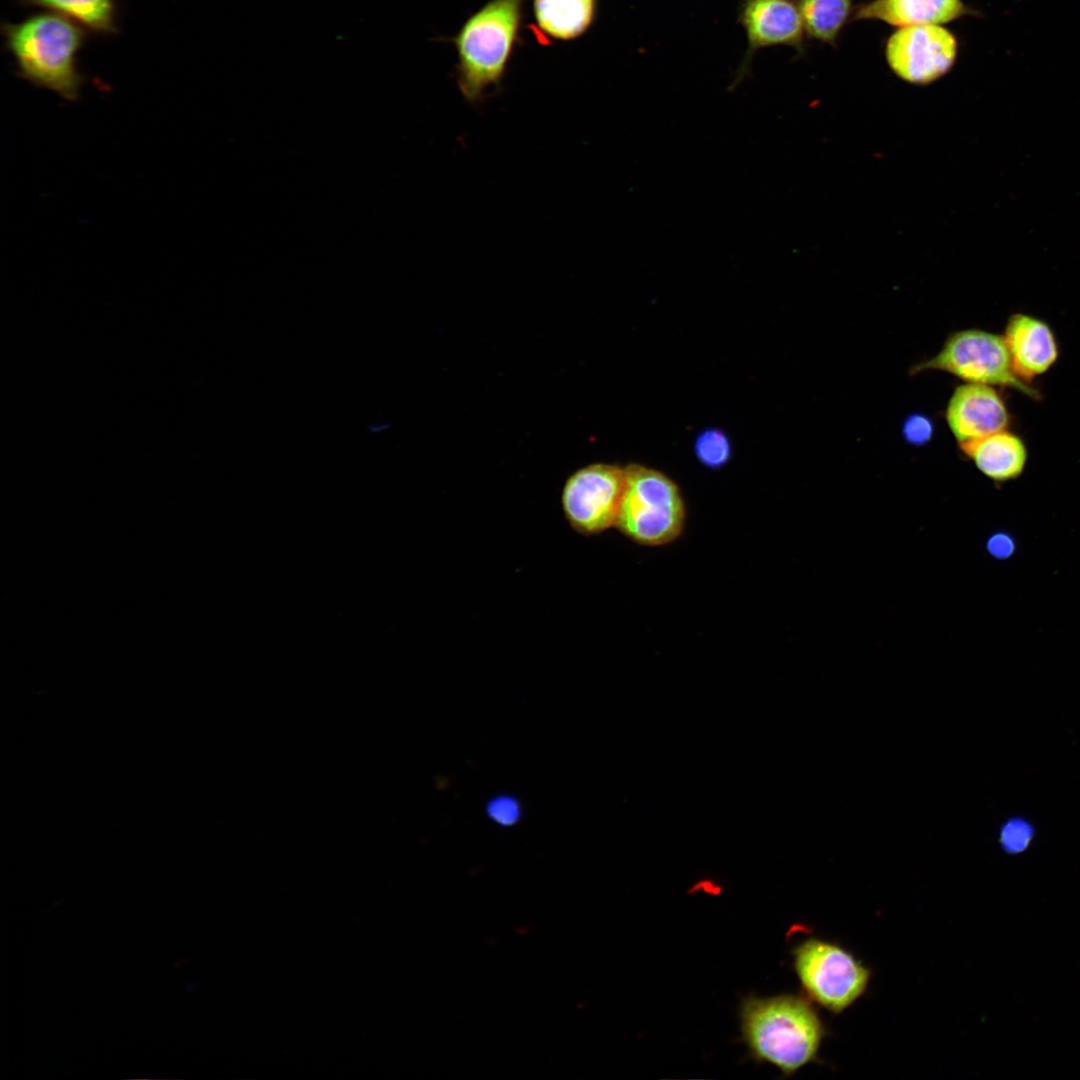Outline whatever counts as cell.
Listing matches in <instances>:
<instances>
[{
  "mask_svg": "<svg viewBox=\"0 0 1080 1080\" xmlns=\"http://www.w3.org/2000/svg\"><path fill=\"white\" fill-rule=\"evenodd\" d=\"M813 1004L790 994L743 999L741 1032L751 1057L773 1064L786 1077L818 1062L828 1030Z\"/></svg>",
  "mask_w": 1080,
  "mask_h": 1080,
  "instance_id": "6da1fadb",
  "label": "cell"
},
{
  "mask_svg": "<svg viewBox=\"0 0 1080 1080\" xmlns=\"http://www.w3.org/2000/svg\"><path fill=\"white\" fill-rule=\"evenodd\" d=\"M2 34L17 74L34 86L77 101L85 82L77 54L86 29L54 12L37 13L17 23H4Z\"/></svg>",
  "mask_w": 1080,
  "mask_h": 1080,
  "instance_id": "7a4b0ae2",
  "label": "cell"
},
{
  "mask_svg": "<svg viewBox=\"0 0 1080 1080\" xmlns=\"http://www.w3.org/2000/svg\"><path fill=\"white\" fill-rule=\"evenodd\" d=\"M525 1L489 0L451 39L457 52V84L469 102L480 101L501 83L518 40Z\"/></svg>",
  "mask_w": 1080,
  "mask_h": 1080,
  "instance_id": "3957f363",
  "label": "cell"
},
{
  "mask_svg": "<svg viewBox=\"0 0 1080 1080\" xmlns=\"http://www.w3.org/2000/svg\"><path fill=\"white\" fill-rule=\"evenodd\" d=\"M687 510L679 486L641 464L625 467V488L615 528L632 542L665 546L683 534Z\"/></svg>",
  "mask_w": 1080,
  "mask_h": 1080,
  "instance_id": "277c9868",
  "label": "cell"
},
{
  "mask_svg": "<svg viewBox=\"0 0 1080 1080\" xmlns=\"http://www.w3.org/2000/svg\"><path fill=\"white\" fill-rule=\"evenodd\" d=\"M792 955L806 997L830 1013H842L868 989L869 967L837 943L809 937L794 947Z\"/></svg>",
  "mask_w": 1080,
  "mask_h": 1080,
  "instance_id": "5b68a950",
  "label": "cell"
},
{
  "mask_svg": "<svg viewBox=\"0 0 1080 1080\" xmlns=\"http://www.w3.org/2000/svg\"><path fill=\"white\" fill-rule=\"evenodd\" d=\"M943 370L967 381L983 385L1014 388L1026 396L1039 398L1038 392L1013 371L1004 337L982 331H959L946 341L932 359L913 368Z\"/></svg>",
  "mask_w": 1080,
  "mask_h": 1080,
  "instance_id": "8992f818",
  "label": "cell"
},
{
  "mask_svg": "<svg viewBox=\"0 0 1080 1080\" xmlns=\"http://www.w3.org/2000/svg\"><path fill=\"white\" fill-rule=\"evenodd\" d=\"M625 488V467L595 463L575 471L561 495L570 527L584 536L599 535L616 526Z\"/></svg>",
  "mask_w": 1080,
  "mask_h": 1080,
  "instance_id": "52a82bcc",
  "label": "cell"
},
{
  "mask_svg": "<svg viewBox=\"0 0 1080 1080\" xmlns=\"http://www.w3.org/2000/svg\"><path fill=\"white\" fill-rule=\"evenodd\" d=\"M957 53L953 34L940 25L901 27L888 40L886 57L903 80L927 84L952 67Z\"/></svg>",
  "mask_w": 1080,
  "mask_h": 1080,
  "instance_id": "ba28073f",
  "label": "cell"
},
{
  "mask_svg": "<svg viewBox=\"0 0 1080 1080\" xmlns=\"http://www.w3.org/2000/svg\"><path fill=\"white\" fill-rule=\"evenodd\" d=\"M948 425L962 443L1003 430L1009 414L1000 395L989 385L968 383L953 393L946 411Z\"/></svg>",
  "mask_w": 1080,
  "mask_h": 1080,
  "instance_id": "9c48e42d",
  "label": "cell"
},
{
  "mask_svg": "<svg viewBox=\"0 0 1080 1080\" xmlns=\"http://www.w3.org/2000/svg\"><path fill=\"white\" fill-rule=\"evenodd\" d=\"M1013 371L1024 382L1048 371L1058 358L1055 336L1047 323L1026 314L1010 317L1004 335Z\"/></svg>",
  "mask_w": 1080,
  "mask_h": 1080,
  "instance_id": "30bf717a",
  "label": "cell"
},
{
  "mask_svg": "<svg viewBox=\"0 0 1080 1080\" xmlns=\"http://www.w3.org/2000/svg\"><path fill=\"white\" fill-rule=\"evenodd\" d=\"M742 22L751 49L796 44L804 27L799 9L787 0H748Z\"/></svg>",
  "mask_w": 1080,
  "mask_h": 1080,
  "instance_id": "8fae6325",
  "label": "cell"
},
{
  "mask_svg": "<svg viewBox=\"0 0 1080 1080\" xmlns=\"http://www.w3.org/2000/svg\"><path fill=\"white\" fill-rule=\"evenodd\" d=\"M532 12V32L539 42L570 41L592 25L596 0H533Z\"/></svg>",
  "mask_w": 1080,
  "mask_h": 1080,
  "instance_id": "7c38bea8",
  "label": "cell"
},
{
  "mask_svg": "<svg viewBox=\"0 0 1080 1080\" xmlns=\"http://www.w3.org/2000/svg\"><path fill=\"white\" fill-rule=\"evenodd\" d=\"M978 470L996 482L1018 478L1027 462V449L1017 435L1003 430L979 439L960 443Z\"/></svg>",
  "mask_w": 1080,
  "mask_h": 1080,
  "instance_id": "4fadbf2b",
  "label": "cell"
},
{
  "mask_svg": "<svg viewBox=\"0 0 1080 1080\" xmlns=\"http://www.w3.org/2000/svg\"><path fill=\"white\" fill-rule=\"evenodd\" d=\"M967 13L961 0H875L863 6L859 19H879L891 25H939Z\"/></svg>",
  "mask_w": 1080,
  "mask_h": 1080,
  "instance_id": "5bb4252c",
  "label": "cell"
},
{
  "mask_svg": "<svg viewBox=\"0 0 1080 1080\" xmlns=\"http://www.w3.org/2000/svg\"><path fill=\"white\" fill-rule=\"evenodd\" d=\"M21 6L40 7L67 17L100 35L118 32L116 0H17Z\"/></svg>",
  "mask_w": 1080,
  "mask_h": 1080,
  "instance_id": "9a60e30c",
  "label": "cell"
},
{
  "mask_svg": "<svg viewBox=\"0 0 1080 1080\" xmlns=\"http://www.w3.org/2000/svg\"><path fill=\"white\" fill-rule=\"evenodd\" d=\"M849 0H801L799 11L803 25L814 38L833 41L846 21Z\"/></svg>",
  "mask_w": 1080,
  "mask_h": 1080,
  "instance_id": "2e32d148",
  "label": "cell"
},
{
  "mask_svg": "<svg viewBox=\"0 0 1080 1080\" xmlns=\"http://www.w3.org/2000/svg\"><path fill=\"white\" fill-rule=\"evenodd\" d=\"M1035 834V827L1029 820L1010 817L1000 826L999 844L1006 854L1019 855L1031 846Z\"/></svg>",
  "mask_w": 1080,
  "mask_h": 1080,
  "instance_id": "e0dca14e",
  "label": "cell"
},
{
  "mask_svg": "<svg viewBox=\"0 0 1080 1080\" xmlns=\"http://www.w3.org/2000/svg\"><path fill=\"white\" fill-rule=\"evenodd\" d=\"M695 451L700 462L711 469L725 465L731 455L728 438L718 430L703 432L696 441Z\"/></svg>",
  "mask_w": 1080,
  "mask_h": 1080,
  "instance_id": "ac0fdd59",
  "label": "cell"
},
{
  "mask_svg": "<svg viewBox=\"0 0 1080 1080\" xmlns=\"http://www.w3.org/2000/svg\"><path fill=\"white\" fill-rule=\"evenodd\" d=\"M486 810L489 818L501 826H512L521 817L520 802L508 795L498 796L490 800Z\"/></svg>",
  "mask_w": 1080,
  "mask_h": 1080,
  "instance_id": "d6986e66",
  "label": "cell"
},
{
  "mask_svg": "<svg viewBox=\"0 0 1080 1080\" xmlns=\"http://www.w3.org/2000/svg\"><path fill=\"white\" fill-rule=\"evenodd\" d=\"M932 434V422L924 415L913 414L904 422L903 435L910 444L923 445L931 439Z\"/></svg>",
  "mask_w": 1080,
  "mask_h": 1080,
  "instance_id": "ffe728a7",
  "label": "cell"
},
{
  "mask_svg": "<svg viewBox=\"0 0 1080 1080\" xmlns=\"http://www.w3.org/2000/svg\"><path fill=\"white\" fill-rule=\"evenodd\" d=\"M988 545L989 551L993 554H997L999 557H1001L1002 555L1009 556V554L1013 551V542L1009 539V537L1007 538L1005 535L993 536L990 539Z\"/></svg>",
  "mask_w": 1080,
  "mask_h": 1080,
  "instance_id": "44dd1931",
  "label": "cell"
}]
</instances>
